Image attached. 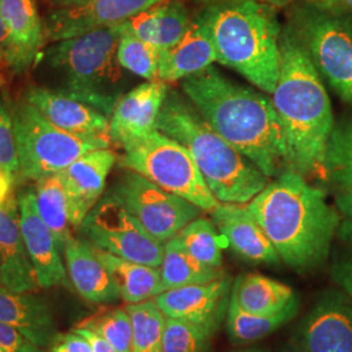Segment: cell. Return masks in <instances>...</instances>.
I'll return each mask as SVG.
<instances>
[{
    "label": "cell",
    "instance_id": "obj_1",
    "mask_svg": "<svg viewBox=\"0 0 352 352\" xmlns=\"http://www.w3.org/2000/svg\"><path fill=\"white\" fill-rule=\"evenodd\" d=\"M182 90L205 122L269 179L289 170L283 128L267 96L232 82L213 65L183 78Z\"/></svg>",
    "mask_w": 352,
    "mask_h": 352
},
{
    "label": "cell",
    "instance_id": "obj_2",
    "mask_svg": "<svg viewBox=\"0 0 352 352\" xmlns=\"http://www.w3.org/2000/svg\"><path fill=\"white\" fill-rule=\"evenodd\" d=\"M245 206L280 260L295 272L314 270L327 260L340 214L327 202L325 192L304 176L283 171Z\"/></svg>",
    "mask_w": 352,
    "mask_h": 352
},
{
    "label": "cell",
    "instance_id": "obj_3",
    "mask_svg": "<svg viewBox=\"0 0 352 352\" xmlns=\"http://www.w3.org/2000/svg\"><path fill=\"white\" fill-rule=\"evenodd\" d=\"M279 75L272 94L287 146V166L327 177L325 155L334 129L330 98L302 41L287 24L279 37Z\"/></svg>",
    "mask_w": 352,
    "mask_h": 352
},
{
    "label": "cell",
    "instance_id": "obj_4",
    "mask_svg": "<svg viewBox=\"0 0 352 352\" xmlns=\"http://www.w3.org/2000/svg\"><path fill=\"white\" fill-rule=\"evenodd\" d=\"M157 131L188 149L206 186L223 204L247 205L270 179L209 126L201 113L176 91H170L157 120Z\"/></svg>",
    "mask_w": 352,
    "mask_h": 352
},
{
    "label": "cell",
    "instance_id": "obj_5",
    "mask_svg": "<svg viewBox=\"0 0 352 352\" xmlns=\"http://www.w3.org/2000/svg\"><path fill=\"white\" fill-rule=\"evenodd\" d=\"M209 26L217 62L235 69L256 88L273 94L279 75L277 8L260 1L208 7L201 12Z\"/></svg>",
    "mask_w": 352,
    "mask_h": 352
},
{
    "label": "cell",
    "instance_id": "obj_6",
    "mask_svg": "<svg viewBox=\"0 0 352 352\" xmlns=\"http://www.w3.org/2000/svg\"><path fill=\"white\" fill-rule=\"evenodd\" d=\"M123 25L97 28L77 37L56 42L45 56L59 81V91L111 116L122 97L123 68L118 60V46Z\"/></svg>",
    "mask_w": 352,
    "mask_h": 352
},
{
    "label": "cell",
    "instance_id": "obj_7",
    "mask_svg": "<svg viewBox=\"0 0 352 352\" xmlns=\"http://www.w3.org/2000/svg\"><path fill=\"white\" fill-rule=\"evenodd\" d=\"M20 179L38 182L59 174L90 151L109 149L110 136H80L52 124L25 100L12 107Z\"/></svg>",
    "mask_w": 352,
    "mask_h": 352
},
{
    "label": "cell",
    "instance_id": "obj_8",
    "mask_svg": "<svg viewBox=\"0 0 352 352\" xmlns=\"http://www.w3.org/2000/svg\"><path fill=\"white\" fill-rule=\"evenodd\" d=\"M287 25L321 78L352 104V14L329 12L300 0L291 6Z\"/></svg>",
    "mask_w": 352,
    "mask_h": 352
},
{
    "label": "cell",
    "instance_id": "obj_9",
    "mask_svg": "<svg viewBox=\"0 0 352 352\" xmlns=\"http://www.w3.org/2000/svg\"><path fill=\"white\" fill-rule=\"evenodd\" d=\"M119 164L154 184L188 200L202 212L212 213L219 205L206 186L192 154L160 131L123 146Z\"/></svg>",
    "mask_w": 352,
    "mask_h": 352
},
{
    "label": "cell",
    "instance_id": "obj_10",
    "mask_svg": "<svg viewBox=\"0 0 352 352\" xmlns=\"http://www.w3.org/2000/svg\"><path fill=\"white\" fill-rule=\"evenodd\" d=\"M80 230L87 241L102 251L151 267L162 265L164 243L151 236L110 192L94 205Z\"/></svg>",
    "mask_w": 352,
    "mask_h": 352
},
{
    "label": "cell",
    "instance_id": "obj_11",
    "mask_svg": "<svg viewBox=\"0 0 352 352\" xmlns=\"http://www.w3.org/2000/svg\"><path fill=\"white\" fill-rule=\"evenodd\" d=\"M110 193L138 218L151 236L164 244L202 212L195 204L131 170H126Z\"/></svg>",
    "mask_w": 352,
    "mask_h": 352
},
{
    "label": "cell",
    "instance_id": "obj_12",
    "mask_svg": "<svg viewBox=\"0 0 352 352\" xmlns=\"http://www.w3.org/2000/svg\"><path fill=\"white\" fill-rule=\"evenodd\" d=\"M302 352H352V300L343 292L324 294L298 329Z\"/></svg>",
    "mask_w": 352,
    "mask_h": 352
},
{
    "label": "cell",
    "instance_id": "obj_13",
    "mask_svg": "<svg viewBox=\"0 0 352 352\" xmlns=\"http://www.w3.org/2000/svg\"><path fill=\"white\" fill-rule=\"evenodd\" d=\"M161 1L164 0H91L78 7H62L47 16L46 37L59 42L97 28L120 25Z\"/></svg>",
    "mask_w": 352,
    "mask_h": 352
},
{
    "label": "cell",
    "instance_id": "obj_14",
    "mask_svg": "<svg viewBox=\"0 0 352 352\" xmlns=\"http://www.w3.org/2000/svg\"><path fill=\"white\" fill-rule=\"evenodd\" d=\"M232 285L230 278L167 289L155 296L164 316L206 327L214 334L227 315Z\"/></svg>",
    "mask_w": 352,
    "mask_h": 352
},
{
    "label": "cell",
    "instance_id": "obj_15",
    "mask_svg": "<svg viewBox=\"0 0 352 352\" xmlns=\"http://www.w3.org/2000/svg\"><path fill=\"white\" fill-rule=\"evenodd\" d=\"M17 202L21 232L26 251L34 269L38 287H69L71 280L68 279L67 269L62 263L60 251L50 228L38 212L36 190L32 188L21 190Z\"/></svg>",
    "mask_w": 352,
    "mask_h": 352
},
{
    "label": "cell",
    "instance_id": "obj_16",
    "mask_svg": "<svg viewBox=\"0 0 352 352\" xmlns=\"http://www.w3.org/2000/svg\"><path fill=\"white\" fill-rule=\"evenodd\" d=\"M115 162L116 154L110 148L98 149L80 157L59 173L72 226H81L89 212L101 200L107 176Z\"/></svg>",
    "mask_w": 352,
    "mask_h": 352
},
{
    "label": "cell",
    "instance_id": "obj_17",
    "mask_svg": "<svg viewBox=\"0 0 352 352\" xmlns=\"http://www.w3.org/2000/svg\"><path fill=\"white\" fill-rule=\"evenodd\" d=\"M168 94L167 84L155 80L123 94L110 116V138L119 146L157 131V120Z\"/></svg>",
    "mask_w": 352,
    "mask_h": 352
},
{
    "label": "cell",
    "instance_id": "obj_18",
    "mask_svg": "<svg viewBox=\"0 0 352 352\" xmlns=\"http://www.w3.org/2000/svg\"><path fill=\"white\" fill-rule=\"evenodd\" d=\"M0 16L10 37L6 63L14 74H21L38 63L42 55L47 39L45 23L36 0H0Z\"/></svg>",
    "mask_w": 352,
    "mask_h": 352
},
{
    "label": "cell",
    "instance_id": "obj_19",
    "mask_svg": "<svg viewBox=\"0 0 352 352\" xmlns=\"http://www.w3.org/2000/svg\"><path fill=\"white\" fill-rule=\"evenodd\" d=\"M212 221L226 239L227 247L252 264L277 265L280 257L263 228L240 204H223L212 212Z\"/></svg>",
    "mask_w": 352,
    "mask_h": 352
},
{
    "label": "cell",
    "instance_id": "obj_20",
    "mask_svg": "<svg viewBox=\"0 0 352 352\" xmlns=\"http://www.w3.org/2000/svg\"><path fill=\"white\" fill-rule=\"evenodd\" d=\"M24 100L39 113L69 133L80 136H110V118L87 103L51 89H26Z\"/></svg>",
    "mask_w": 352,
    "mask_h": 352
},
{
    "label": "cell",
    "instance_id": "obj_21",
    "mask_svg": "<svg viewBox=\"0 0 352 352\" xmlns=\"http://www.w3.org/2000/svg\"><path fill=\"white\" fill-rule=\"evenodd\" d=\"M1 286L17 292H33L37 279L20 226L19 202L11 195L0 204Z\"/></svg>",
    "mask_w": 352,
    "mask_h": 352
},
{
    "label": "cell",
    "instance_id": "obj_22",
    "mask_svg": "<svg viewBox=\"0 0 352 352\" xmlns=\"http://www.w3.org/2000/svg\"><path fill=\"white\" fill-rule=\"evenodd\" d=\"M63 253L69 280L82 299L93 304H111L120 299L111 274L89 241L71 236Z\"/></svg>",
    "mask_w": 352,
    "mask_h": 352
},
{
    "label": "cell",
    "instance_id": "obj_23",
    "mask_svg": "<svg viewBox=\"0 0 352 352\" xmlns=\"http://www.w3.org/2000/svg\"><path fill=\"white\" fill-rule=\"evenodd\" d=\"M217 62L209 26L201 13L192 19L188 30L174 47L162 51L158 80L175 82L195 75Z\"/></svg>",
    "mask_w": 352,
    "mask_h": 352
},
{
    "label": "cell",
    "instance_id": "obj_24",
    "mask_svg": "<svg viewBox=\"0 0 352 352\" xmlns=\"http://www.w3.org/2000/svg\"><path fill=\"white\" fill-rule=\"evenodd\" d=\"M0 322L16 327L26 338L46 349L58 334L50 305L32 292H17L0 285Z\"/></svg>",
    "mask_w": 352,
    "mask_h": 352
},
{
    "label": "cell",
    "instance_id": "obj_25",
    "mask_svg": "<svg viewBox=\"0 0 352 352\" xmlns=\"http://www.w3.org/2000/svg\"><path fill=\"white\" fill-rule=\"evenodd\" d=\"M188 8L183 0H164L123 23V29L136 37L168 50L183 38L190 25Z\"/></svg>",
    "mask_w": 352,
    "mask_h": 352
},
{
    "label": "cell",
    "instance_id": "obj_26",
    "mask_svg": "<svg viewBox=\"0 0 352 352\" xmlns=\"http://www.w3.org/2000/svg\"><path fill=\"white\" fill-rule=\"evenodd\" d=\"M231 294L244 312L258 316L279 314L298 296L292 287L257 273L239 276Z\"/></svg>",
    "mask_w": 352,
    "mask_h": 352
},
{
    "label": "cell",
    "instance_id": "obj_27",
    "mask_svg": "<svg viewBox=\"0 0 352 352\" xmlns=\"http://www.w3.org/2000/svg\"><path fill=\"white\" fill-rule=\"evenodd\" d=\"M94 251L111 274L120 299L124 302L128 304L146 302L162 292L161 272L158 267L120 258L97 247H94Z\"/></svg>",
    "mask_w": 352,
    "mask_h": 352
},
{
    "label": "cell",
    "instance_id": "obj_28",
    "mask_svg": "<svg viewBox=\"0 0 352 352\" xmlns=\"http://www.w3.org/2000/svg\"><path fill=\"white\" fill-rule=\"evenodd\" d=\"M160 272L162 292L184 286L209 283L226 277L221 267L202 264L189 254L177 236L164 243V260Z\"/></svg>",
    "mask_w": 352,
    "mask_h": 352
},
{
    "label": "cell",
    "instance_id": "obj_29",
    "mask_svg": "<svg viewBox=\"0 0 352 352\" xmlns=\"http://www.w3.org/2000/svg\"><path fill=\"white\" fill-rule=\"evenodd\" d=\"M299 312V298L296 296L279 314L272 316L251 315L244 312L231 294L227 308L226 330L230 340L236 344H248L263 340L286 325Z\"/></svg>",
    "mask_w": 352,
    "mask_h": 352
},
{
    "label": "cell",
    "instance_id": "obj_30",
    "mask_svg": "<svg viewBox=\"0 0 352 352\" xmlns=\"http://www.w3.org/2000/svg\"><path fill=\"white\" fill-rule=\"evenodd\" d=\"M38 212L51 234L60 253L64 252L67 240L69 239V219L63 183L59 174L43 177L36 182Z\"/></svg>",
    "mask_w": 352,
    "mask_h": 352
},
{
    "label": "cell",
    "instance_id": "obj_31",
    "mask_svg": "<svg viewBox=\"0 0 352 352\" xmlns=\"http://www.w3.org/2000/svg\"><path fill=\"white\" fill-rule=\"evenodd\" d=\"M132 321V352H164L166 316L157 302L128 304Z\"/></svg>",
    "mask_w": 352,
    "mask_h": 352
},
{
    "label": "cell",
    "instance_id": "obj_32",
    "mask_svg": "<svg viewBox=\"0 0 352 352\" xmlns=\"http://www.w3.org/2000/svg\"><path fill=\"white\" fill-rule=\"evenodd\" d=\"M176 236L189 254L202 264L213 267L222 266V250L226 248L227 241L213 221L197 217Z\"/></svg>",
    "mask_w": 352,
    "mask_h": 352
},
{
    "label": "cell",
    "instance_id": "obj_33",
    "mask_svg": "<svg viewBox=\"0 0 352 352\" xmlns=\"http://www.w3.org/2000/svg\"><path fill=\"white\" fill-rule=\"evenodd\" d=\"M161 54L162 50L158 47L123 29L118 46V60L123 69L148 81H155L158 80Z\"/></svg>",
    "mask_w": 352,
    "mask_h": 352
},
{
    "label": "cell",
    "instance_id": "obj_34",
    "mask_svg": "<svg viewBox=\"0 0 352 352\" xmlns=\"http://www.w3.org/2000/svg\"><path fill=\"white\" fill-rule=\"evenodd\" d=\"M325 173L340 188L352 189V123L333 129L325 155Z\"/></svg>",
    "mask_w": 352,
    "mask_h": 352
},
{
    "label": "cell",
    "instance_id": "obj_35",
    "mask_svg": "<svg viewBox=\"0 0 352 352\" xmlns=\"http://www.w3.org/2000/svg\"><path fill=\"white\" fill-rule=\"evenodd\" d=\"M213 336L206 327L166 316L164 352H208Z\"/></svg>",
    "mask_w": 352,
    "mask_h": 352
},
{
    "label": "cell",
    "instance_id": "obj_36",
    "mask_svg": "<svg viewBox=\"0 0 352 352\" xmlns=\"http://www.w3.org/2000/svg\"><path fill=\"white\" fill-rule=\"evenodd\" d=\"M78 327L97 333L116 352H132V321L126 309H113L93 316L82 321Z\"/></svg>",
    "mask_w": 352,
    "mask_h": 352
},
{
    "label": "cell",
    "instance_id": "obj_37",
    "mask_svg": "<svg viewBox=\"0 0 352 352\" xmlns=\"http://www.w3.org/2000/svg\"><path fill=\"white\" fill-rule=\"evenodd\" d=\"M0 171L10 176L14 183L20 180V164L12 111L3 98H0Z\"/></svg>",
    "mask_w": 352,
    "mask_h": 352
},
{
    "label": "cell",
    "instance_id": "obj_38",
    "mask_svg": "<svg viewBox=\"0 0 352 352\" xmlns=\"http://www.w3.org/2000/svg\"><path fill=\"white\" fill-rule=\"evenodd\" d=\"M0 347L4 352H45L16 327L0 322Z\"/></svg>",
    "mask_w": 352,
    "mask_h": 352
},
{
    "label": "cell",
    "instance_id": "obj_39",
    "mask_svg": "<svg viewBox=\"0 0 352 352\" xmlns=\"http://www.w3.org/2000/svg\"><path fill=\"white\" fill-rule=\"evenodd\" d=\"M49 352H93V349L84 336L71 330L63 334L58 333L51 340Z\"/></svg>",
    "mask_w": 352,
    "mask_h": 352
},
{
    "label": "cell",
    "instance_id": "obj_40",
    "mask_svg": "<svg viewBox=\"0 0 352 352\" xmlns=\"http://www.w3.org/2000/svg\"><path fill=\"white\" fill-rule=\"evenodd\" d=\"M336 205L340 214L338 235L340 239L352 244V189L342 188L336 197Z\"/></svg>",
    "mask_w": 352,
    "mask_h": 352
},
{
    "label": "cell",
    "instance_id": "obj_41",
    "mask_svg": "<svg viewBox=\"0 0 352 352\" xmlns=\"http://www.w3.org/2000/svg\"><path fill=\"white\" fill-rule=\"evenodd\" d=\"M331 276L336 283L352 300V254L334 261L331 267Z\"/></svg>",
    "mask_w": 352,
    "mask_h": 352
},
{
    "label": "cell",
    "instance_id": "obj_42",
    "mask_svg": "<svg viewBox=\"0 0 352 352\" xmlns=\"http://www.w3.org/2000/svg\"><path fill=\"white\" fill-rule=\"evenodd\" d=\"M320 10L334 13L352 14V0H302Z\"/></svg>",
    "mask_w": 352,
    "mask_h": 352
},
{
    "label": "cell",
    "instance_id": "obj_43",
    "mask_svg": "<svg viewBox=\"0 0 352 352\" xmlns=\"http://www.w3.org/2000/svg\"><path fill=\"white\" fill-rule=\"evenodd\" d=\"M74 330L80 333L81 336H84L89 340V343L91 344L93 352H116L113 346L107 340H103L101 336H98L97 333H94L89 329H85V327H77Z\"/></svg>",
    "mask_w": 352,
    "mask_h": 352
},
{
    "label": "cell",
    "instance_id": "obj_44",
    "mask_svg": "<svg viewBox=\"0 0 352 352\" xmlns=\"http://www.w3.org/2000/svg\"><path fill=\"white\" fill-rule=\"evenodd\" d=\"M199 4H202L205 8L208 7H215V6H226V4H235V3H241V1H250V0H196ZM253 1H260L265 4H270L276 8H280L289 4L292 0H253Z\"/></svg>",
    "mask_w": 352,
    "mask_h": 352
},
{
    "label": "cell",
    "instance_id": "obj_45",
    "mask_svg": "<svg viewBox=\"0 0 352 352\" xmlns=\"http://www.w3.org/2000/svg\"><path fill=\"white\" fill-rule=\"evenodd\" d=\"M14 180H12L7 174L0 171V204L6 201L11 195H12L13 186Z\"/></svg>",
    "mask_w": 352,
    "mask_h": 352
},
{
    "label": "cell",
    "instance_id": "obj_46",
    "mask_svg": "<svg viewBox=\"0 0 352 352\" xmlns=\"http://www.w3.org/2000/svg\"><path fill=\"white\" fill-rule=\"evenodd\" d=\"M0 49L4 50V52H7L10 49V37L1 16H0Z\"/></svg>",
    "mask_w": 352,
    "mask_h": 352
},
{
    "label": "cell",
    "instance_id": "obj_47",
    "mask_svg": "<svg viewBox=\"0 0 352 352\" xmlns=\"http://www.w3.org/2000/svg\"><path fill=\"white\" fill-rule=\"evenodd\" d=\"M91 0H59V3L62 4V7H78V6H84Z\"/></svg>",
    "mask_w": 352,
    "mask_h": 352
},
{
    "label": "cell",
    "instance_id": "obj_48",
    "mask_svg": "<svg viewBox=\"0 0 352 352\" xmlns=\"http://www.w3.org/2000/svg\"><path fill=\"white\" fill-rule=\"evenodd\" d=\"M4 65H7V63H6V52L0 49V88L4 82V77H3V67Z\"/></svg>",
    "mask_w": 352,
    "mask_h": 352
},
{
    "label": "cell",
    "instance_id": "obj_49",
    "mask_svg": "<svg viewBox=\"0 0 352 352\" xmlns=\"http://www.w3.org/2000/svg\"><path fill=\"white\" fill-rule=\"evenodd\" d=\"M232 352H269L265 349H260V347H253V349H245V350H238V351Z\"/></svg>",
    "mask_w": 352,
    "mask_h": 352
},
{
    "label": "cell",
    "instance_id": "obj_50",
    "mask_svg": "<svg viewBox=\"0 0 352 352\" xmlns=\"http://www.w3.org/2000/svg\"><path fill=\"white\" fill-rule=\"evenodd\" d=\"M0 285H1V258H0Z\"/></svg>",
    "mask_w": 352,
    "mask_h": 352
},
{
    "label": "cell",
    "instance_id": "obj_51",
    "mask_svg": "<svg viewBox=\"0 0 352 352\" xmlns=\"http://www.w3.org/2000/svg\"><path fill=\"white\" fill-rule=\"evenodd\" d=\"M287 352H302L300 350H292V351H287Z\"/></svg>",
    "mask_w": 352,
    "mask_h": 352
},
{
    "label": "cell",
    "instance_id": "obj_52",
    "mask_svg": "<svg viewBox=\"0 0 352 352\" xmlns=\"http://www.w3.org/2000/svg\"><path fill=\"white\" fill-rule=\"evenodd\" d=\"M0 352H4L3 351V349H1V347H0Z\"/></svg>",
    "mask_w": 352,
    "mask_h": 352
}]
</instances>
